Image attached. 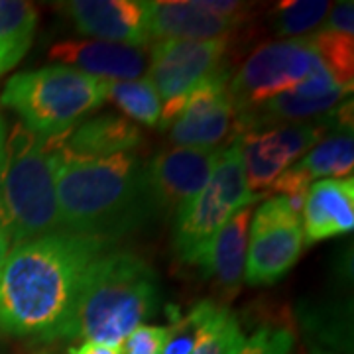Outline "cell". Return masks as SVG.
<instances>
[{
    "label": "cell",
    "mask_w": 354,
    "mask_h": 354,
    "mask_svg": "<svg viewBox=\"0 0 354 354\" xmlns=\"http://www.w3.org/2000/svg\"><path fill=\"white\" fill-rule=\"evenodd\" d=\"M295 344V333L286 325H264L256 329L234 354H291Z\"/></svg>",
    "instance_id": "25"
},
{
    "label": "cell",
    "mask_w": 354,
    "mask_h": 354,
    "mask_svg": "<svg viewBox=\"0 0 354 354\" xmlns=\"http://www.w3.org/2000/svg\"><path fill=\"white\" fill-rule=\"evenodd\" d=\"M50 59L102 81H134L148 71L150 51L101 39H65L51 46Z\"/></svg>",
    "instance_id": "14"
},
{
    "label": "cell",
    "mask_w": 354,
    "mask_h": 354,
    "mask_svg": "<svg viewBox=\"0 0 354 354\" xmlns=\"http://www.w3.org/2000/svg\"><path fill=\"white\" fill-rule=\"evenodd\" d=\"M160 299L153 266L113 246L88 266L59 341L81 339L120 351L128 335L158 311Z\"/></svg>",
    "instance_id": "3"
},
{
    "label": "cell",
    "mask_w": 354,
    "mask_h": 354,
    "mask_svg": "<svg viewBox=\"0 0 354 354\" xmlns=\"http://www.w3.org/2000/svg\"><path fill=\"white\" fill-rule=\"evenodd\" d=\"M62 138L34 134L20 122L6 134L0 227L8 232L12 246L62 230L55 193Z\"/></svg>",
    "instance_id": "4"
},
{
    "label": "cell",
    "mask_w": 354,
    "mask_h": 354,
    "mask_svg": "<svg viewBox=\"0 0 354 354\" xmlns=\"http://www.w3.org/2000/svg\"><path fill=\"white\" fill-rule=\"evenodd\" d=\"M327 0H283L274 10V30L291 39L309 38L330 12Z\"/></svg>",
    "instance_id": "22"
},
{
    "label": "cell",
    "mask_w": 354,
    "mask_h": 354,
    "mask_svg": "<svg viewBox=\"0 0 354 354\" xmlns=\"http://www.w3.org/2000/svg\"><path fill=\"white\" fill-rule=\"evenodd\" d=\"M311 354H329V353H323V351H313Z\"/></svg>",
    "instance_id": "31"
},
{
    "label": "cell",
    "mask_w": 354,
    "mask_h": 354,
    "mask_svg": "<svg viewBox=\"0 0 354 354\" xmlns=\"http://www.w3.org/2000/svg\"><path fill=\"white\" fill-rule=\"evenodd\" d=\"M109 81L65 65L12 75L0 104L20 116V124L48 138L65 136L106 101Z\"/></svg>",
    "instance_id": "5"
},
{
    "label": "cell",
    "mask_w": 354,
    "mask_h": 354,
    "mask_svg": "<svg viewBox=\"0 0 354 354\" xmlns=\"http://www.w3.org/2000/svg\"><path fill=\"white\" fill-rule=\"evenodd\" d=\"M244 341L241 323L227 305H218L191 354H234Z\"/></svg>",
    "instance_id": "24"
},
{
    "label": "cell",
    "mask_w": 354,
    "mask_h": 354,
    "mask_svg": "<svg viewBox=\"0 0 354 354\" xmlns=\"http://www.w3.org/2000/svg\"><path fill=\"white\" fill-rule=\"evenodd\" d=\"M230 39L205 41H153L150 46L148 81L162 101L160 128H167L176 118L181 102L203 81L225 69Z\"/></svg>",
    "instance_id": "8"
},
{
    "label": "cell",
    "mask_w": 354,
    "mask_h": 354,
    "mask_svg": "<svg viewBox=\"0 0 354 354\" xmlns=\"http://www.w3.org/2000/svg\"><path fill=\"white\" fill-rule=\"evenodd\" d=\"M321 62L309 38L276 39L258 46L228 81L236 113L258 109L262 102L304 83Z\"/></svg>",
    "instance_id": "7"
},
{
    "label": "cell",
    "mask_w": 354,
    "mask_h": 354,
    "mask_svg": "<svg viewBox=\"0 0 354 354\" xmlns=\"http://www.w3.org/2000/svg\"><path fill=\"white\" fill-rule=\"evenodd\" d=\"M252 221V207H244L230 216L201 254L199 266L205 278L213 283V290L221 301H232L244 281L248 228ZM218 301V304H221Z\"/></svg>",
    "instance_id": "17"
},
{
    "label": "cell",
    "mask_w": 354,
    "mask_h": 354,
    "mask_svg": "<svg viewBox=\"0 0 354 354\" xmlns=\"http://www.w3.org/2000/svg\"><path fill=\"white\" fill-rule=\"evenodd\" d=\"M16 64H18V59L6 48L0 46V77L4 75L6 71H10L12 67H16Z\"/></svg>",
    "instance_id": "29"
},
{
    "label": "cell",
    "mask_w": 354,
    "mask_h": 354,
    "mask_svg": "<svg viewBox=\"0 0 354 354\" xmlns=\"http://www.w3.org/2000/svg\"><path fill=\"white\" fill-rule=\"evenodd\" d=\"M113 246L65 230L12 246L0 272V333L59 341L88 266Z\"/></svg>",
    "instance_id": "1"
},
{
    "label": "cell",
    "mask_w": 354,
    "mask_h": 354,
    "mask_svg": "<svg viewBox=\"0 0 354 354\" xmlns=\"http://www.w3.org/2000/svg\"><path fill=\"white\" fill-rule=\"evenodd\" d=\"M4 169H6V124L4 118L0 116V197H2Z\"/></svg>",
    "instance_id": "28"
},
{
    "label": "cell",
    "mask_w": 354,
    "mask_h": 354,
    "mask_svg": "<svg viewBox=\"0 0 354 354\" xmlns=\"http://www.w3.org/2000/svg\"><path fill=\"white\" fill-rule=\"evenodd\" d=\"M354 136L353 130H339L323 136L299 162L288 167L276 179L270 193H278L295 205L304 199L305 191L315 179H341L353 176Z\"/></svg>",
    "instance_id": "16"
},
{
    "label": "cell",
    "mask_w": 354,
    "mask_h": 354,
    "mask_svg": "<svg viewBox=\"0 0 354 354\" xmlns=\"http://www.w3.org/2000/svg\"><path fill=\"white\" fill-rule=\"evenodd\" d=\"M106 99L127 114L146 127H160L162 120V101L148 79L134 81H109Z\"/></svg>",
    "instance_id": "20"
},
{
    "label": "cell",
    "mask_w": 354,
    "mask_h": 354,
    "mask_svg": "<svg viewBox=\"0 0 354 354\" xmlns=\"http://www.w3.org/2000/svg\"><path fill=\"white\" fill-rule=\"evenodd\" d=\"M304 246L299 205L286 197L268 199L252 213L244 281L256 288L278 283L299 260Z\"/></svg>",
    "instance_id": "9"
},
{
    "label": "cell",
    "mask_w": 354,
    "mask_h": 354,
    "mask_svg": "<svg viewBox=\"0 0 354 354\" xmlns=\"http://www.w3.org/2000/svg\"><path fill=\"white\" fill-rule=\"evenodd\" d=\"M55 6L83 36L136 48L152 46L140 0H71Z\"/></svg>",
    "instance_id": "13"
},
{
    "label": "cell",
    "mask_w": 354,
    "mask_h": 354,
    "mask_svg": "<svg viewBox=\"0 0 354 354\" xmlns=\"http://www.w3.org/2000/svg\"><path fill=\"white\" fill-rule=\"evenodd\" d=\"M38 28V10L32 2L0 0V46L20 62L30 50Z\"/></svg>",
    "instance_id": "21"
},
{
    "label": "cell",
    "mask_w": 354,
    "mask_h": 354,
    "mask_svg": "<svg viewBox=\"0 0 354 354\" xmlns=\"http://www.w3.org/2000/svg\"><path fill=\"white\" fill-rule=\"evenodd\" d=\"M218 305L223 304H218L215 299H203L193 305L189 313L183 319H177L176 323H171L164 354H191Z\"/></svg>",
    "instance_id": "23"
},
{
    "label": "cell",
    "mask_w": 354,
    "mask_h": 354,
    "mask_svg": "<svg viewBox=\"0 0 354 354\" xmlns=\"http://www.w3.org/2000/svg\"><path fill=\"white\" fill-rule=\"evenodd\" d=\"M69 354H120V351H116L113 346H106L101 342H83L81 346L71 348Z\"/></svg>",
    "instance_id": "27"
},
{
    "label": "cell",
    "mask_w": 354,
    "mask_h": 354,
    "mask_svg": "<svg viewBox=\"0 0 354 354\" xmlns=\"http://www.w3.org/2000/svg\"><path fill=\"white\" fill-rule=\"evenodd\" d=\"M260 199L246 185L242 167L241 134L227 142L216 156L215 167L199 195L174 221V252L187 266L199 262L201 254L227 221Z\"/></svg>",
    "instance_id": "6"
},
{
    "label": "cell",
    "mask_w": 354,
    "mask_h": 354,
    "mask_svg": "<svg viewBox=\"0 0 354 354\" xmlns=\"http://www.w3.org/2000/svg\"><path fill=\"white\" fill-rule=\"evenodd\" d=\"M221 148H169L146 164V179L158 216L176 221L209 181Z\"/></svg>",
    "instance_id": "12"
},
{
    "label": "cell",
    "mask_w": 354,
    "mask_h": 354,
    "mask_svg": "<svg viewBox=\"0 0 354 354\" xmlns=\"http://www.w3.org/2000/svg\"><path fill=\"white\" fill-rule=\"evenodd\" d=\"M144 142L140 128L120 114L85 118L62 138L59 153L69 160H104L136 152Z\"/></svg>",
    "instance_id": "19"
},
{
    "label": "cell",
    "mask_w": 354,
    "mask_h": 354,
    "mask_svg": "<svg viewBox=\"0 0 354 354\" xmlns=\"http://www.w3.org/2000/svg\"><path fill=\"white\" fill-rule=\"evenodd\" d=\"M152 41H205L230 39L244 22L205 10L197 0H150L142 2Z\"/></svg>",
    "instance_id": "15"
},
{
    "label": "cell",
    "mask_w": 354,
    "mask_h": 354,
    "mask_svg": "<svg viewBox=\"0 0 354 354\" xmlns=\"http://www.w3.org/2000/svg\"><path fill=\"white\" fill-rule=\"evenodd\" d=\"M10 246H12V242H10L8 232L0 227V272H2V266L6 262V256L10 252Z\"/></svg>",
    "instance_id": "30"
},
{
    "label": "cell",
    "mask_w": 354,
    "mask_h": 354,
    "mask_svg": "<svg viewBox=\"0 0 354 354\" xmlns=\"http://www.w3.org/2000/svg\"><path fill=\"white\" fill-rule=\"evenodd\" d=\"M169 327L140 325L122 342L120 354H164Z\"/></svg>",
    "instance_id": "26"
},
{
    "label": "cell",
    "mask_w": 354,
    "mask_h": 354,
    "mask_svg": "<svg viewBox=\"0 0 354 354\" xmlns=\"http://www.w3.org/2000/svg\"><path fill=\"white\" fill-rule=\"evenodd\" d=\"M325 130L323 122H295L236 132L241 134L242 167L250 193L258 197L270 193L276 179L299 162L325 136Z\"/></svg>",
    "instance_id": "10"
},
{
    "label": "cell",
    "mask_w": 354,
    "mask_h": 354,
    "mask_svg": "<svg viewBox=\"0 0 354 354\" xmlns=\"http://www.w3.org/2000/svg\"><path fill=\"white\" fill-rule=\"evenodd\" d=\"M228 71L203 81L181 102L171 120L167 140L176 148H223L225 142L236 136L239 113L228 93Z\"/></svg>",
    "instance_id": "11"
},
{
    "label": "cell",
    "mask_w": 354,
    "mask_h": 354,
    "mask_svg": "<svg viewBox=\"0 0 354 354\" xmlns=\"http://www.w3.org/2000/svg\"><path fill=\"white\" fill-rule=\"evenodd\" d=\"M55 193L62 230L114 242L158 216L146 162L136 152L69 160L57 152Z\"/></svg>",
    "instance_id": "2"
},
{
    "label": "cell",
    "mask_w": 354,
    "mask_h": 354,
    "mask_svg": "<svg viewBox=\"0 0 354 354\" xmlns=\"http://www.w3.org/2000/svg\"><path fill=\"white\" fill-rule=\"evenodd\" d=\"M304 242L311 246L354 228V179H321L304 195Z\"/></svg>",
    "instance_id": "18"
}]
</instances>
